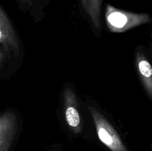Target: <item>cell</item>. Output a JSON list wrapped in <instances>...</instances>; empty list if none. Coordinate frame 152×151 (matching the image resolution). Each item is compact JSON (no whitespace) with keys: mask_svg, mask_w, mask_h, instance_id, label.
<instances>
[{"mask_svg":"<svg viewBox=\"0 0 152 151\" xmlns=\"http://www.w3.org/2000/svg\"><path fill=\"white\" fill-rule=\"evenodd\" d=\"M82 11L87 17L92 30L97 36L102 33L101 9L103 0H78Z\"/></svg>","mask_w":152,"mask_h":151,"instance_id":"52a82bcc","label":"cell"},{"mask_svg":"<svg viewBox=\"0 0 152 151\" xmlns=\"http://www.w3.org/2000/svg\"><path fill=\"white\" fill-rule=\"evenodd\" d=\"M88 110L101 142L111 151H129L116 129L101 111L93 105H88Z\"/></svg>","mask_w":152,"mask_h":151,"instance_id":"7a4b0ae2","label":"cell"},{"mask_svg":"<svg viewBox=\"0 0 152 151\" xmlns=\"http://www.w3.org/2000/svg\"><path fill=\"white\" fill-rule=\"evenodd\" d=\"M62 96L63 115L65 123L74 134H80L83 129V118L80 112L77 94L71 84L65 86Z\"/></svg>","mask_w":152,"mask_h":151,"instance_id":"3957f363","label":"cell"},{"mask_svg":"<svg viewBox=\"0 0 152 151\" xmlns=\"http://www.w3.org/2000/svg\"><path fill=\"white\" fill-rule=\"evenodd\" d=\"M16 2L21 10L28 13L33 17L39 19L43 13V9L50 0H11Z\"/></svg>","mask_w":152,"mask_h":151,"instance_id":"ba28073f","label":"cell"},{"mask_svg":"<svg viewBox=\"0 0 152 151\" xmlns=\"http://www.w3.org/2000/svg\"><path fill=\"white\" fill-rule=\"evenodd\" d=\"M105 20L108 30L120 33L140 25L150 23L151 18L147 13H134L117 8L111 4L105 6Z\"/></svg>","mask_w":152,"mask_h":151,"instance_id":"6da1fadb","label":"cell"},{"mask_svg":"<svg viewBox=\"0 0 152 151\" xmlns=\"http://www.w3.org/2000/svg\"><path fill=\"white\" fill-rule=\"evenodd\" d=\"M55 151H61V150H55Z\"/></svg>","mask_w":152,"mask_h":151,"instance_id":"30bf717a","label":"cell"},{"mask_svg":"<svg viewBox=\"0 0 152 151\" xmlns=\"http://www.w3.org/2000/svg\"><path fill=\"white\" fill-rule=\"evenodd\" d=\"M0 47L7 56L18 57L21 54L19 36L4 9L0 4Z\"/></svg>","mask_w":152,"mask_h":151,"instance_id":"5b68a950","label":"cell"},{"mask_svg":"<svg viewBox=\"0 0 152 151\" xmlns=\"http://www.w3.org/2000/svg\"><path fill=\"white\" fill-rule=\"evenodd\" d=\"M9 58L7 53L4 52V50L0 47V73L2 72L4 68H5V65L7 64V60Z\"/></svg>","mask_w":152,"mask_h":151,"instance_id":"9c48e42d","label":"cell"},{"mask_svg":"<svg viewBox=\"0 0 152 151\" xmlns=\"http://www.w3.org/2000/svg\"><path fill=\"white\" fill-rule=\"evenodd\" d=\"M20 117L16 110L0 113V151H10L20 130Z\"/></svg>","mask_w":152,"mask_h":151,"instance_id":"277c9868","label":"cell"},{"mask_svg":"<svg viewBox=\"0 0 152 151\" xmlns=\"http://www.w3.org/2000/svg\"><path fill=\"white\" fill-rule=\"evenodd\" d=\"M135 66L148 99H152V68L142 47H138L135 54Z\"/></svg>","mask_w":152,"mask_h":151,"instance_id":"8992f818","label":"cell"}]
</instances>
